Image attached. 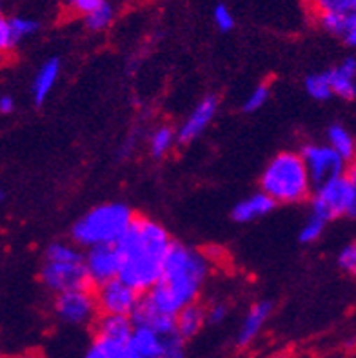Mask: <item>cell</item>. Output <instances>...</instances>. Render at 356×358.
<instances>
[{
  "instance_id": "6da1fadb",
  "label": "cell",
  "mask_w": 356,
  "mask_h": 358,
  "mask_svg": "<svg viewBox=\"0 0 356 358\" xmlns=\"http://www.w3.org/2000/svg\"><path fill=\"white\" fill-rule=\"evenodd\" d=\"M173 244L167 231L149 218L135 217L133 224L117 242L122 257L120 278L136 291L148 293L160 280Z\"/></svg>"
},
{
  "instance_id": "7a4b0ae2",
  "label": "cell",
  "mask_w": 356,
  "mask_h": 358,
  "mask_svg": "<svg viewBox=\"0 0 356 358\" xmlns=\"http://www.w3.org/2000/svg\"><path fill=\"white\" fill-rule=\"evenodd\" d=\"M208 273L209 262L206 255L184 244H173L162 277L145 293V296L160 311L176 317L185 306L197 300Z\"/></svg>"
},
{
  "instance_id": "3957f363",
  "label": "cell",
  "mask_w": 356,
  "mask_h": 358,
  "mask_svg": "<svg viewBox=\"0 0 356 358\" xmlns=\"http://www.w3.org/2000/svg\"><path fill=\"white\" fill-rule=\"evenodd\" d=\"M260 186L275 204H297L309 196L313 182L302 155L282 151L264 169Z\"/></svg>"
},
{
  "instance_id": "277c9868",
  "label": "cell",
  "mask_w": 356,
  "mask_h": 358,
  "mask_svg": "<svg viewBox=\"0 0 356 358\" xmlns=\"http://www.w3.org/2000/svg\"><path fill=\"white\" fill-rule=\"evenodd\" d=\"M135 220V215L126 204L109 202L90 209L77 224L73 226V241L87 250L97 245H117L122 236L126 235L129 226Z\"/></svg>"
},
{
  "instance_id": "5b68a950",
  "label": "cell",
  "mask_w": 356,
  "mask_h": 358,
  "mask_svg": "<svg viewBox=\"0 0 356 358\" xmlns=\"http://www.w3.org/2000/svg\"><path fill=\"white\" fill-rule=\"evenodd\" d=\"M41 277L44 286L57 295L91 287L86 257L77 248L64 242H55L45 250Z\"/></svg>"
},
{
  "instance_id": "8992f818",
  "label": "cell",
  "mask_w": 356,
  "mask_h": 358,
  "mask_svg": "<svg viewBox=\"0 0 356 358\" xmlns=\"http://www.w3.org/2000/svg\"><path fill=\"white\" fill-rule=\"evenodd\" d=\"M353 208H355V191H353L348 175L334 178L325 186L318 187L311 200L313 215L325 222L343 217V215L351 217Z\"/></svg>"
},
{
  "instance_id": "52a82bcc",
  "label": "cell",
  "mask_w": 356,
  "mask_h": 358,
  "mask_svg": "<svg viewBox=\"0 0 356 358\" xmlns=\"http://www.w3.org/2000/svg\"><path fill=\"white\" fill-rule=\"evenodd\" d=\"M300 155L316 189L348 173V162L327 144H307Z\"/></svg>"
},
{
  "instance_id": "ba28073f",
  "label": "cell",
  "mask_w": 356,
  "mask_h": 358,
  "mask_svg": "<svg viewBox=\"0 0 356 358\" xmlns=\"http://www.w3.org/2000/svg\"><path fill=\"white\" fill-rule=\"evenodd\" d=\"M95 299L100 313L131 317L142 296H140V291L131 287L127 282L118 277L97 286Z\"/></svg>"
},
{
  "instance_id": "9c48e42d",
  "label": "cell",
  "mask_w": 356,
  "mask_h": 358,
  "mask_svg": "<svg viewBox=\"0 0 356 358\" xmlns=\"http://www.w3.org/2000/svg\"><path fill=\"white\" fill-rule=\"evenodd\" d=\"M55 313L62 322L71 324V326H84L97 320V315L100 311L95 293H91L90 289H77L57 295Z\"/></svg>"
},
{
  "instance_id": "30bf717a",
  "label": "cell",
  "mask_w": 356,
  "mask_h": 358,
  "mask_svg": "<svg viewBox=\"0 0 356 358\" xmlns=\"http://www.w3.org/2000/svg\"><path fill=\"white\" fill-rule=\"evenodd\" d=\"M84 257H86V269L91 286H100L104 282L120 277L122 257L117 245H97L87 250Z\"/></svg>"
},
{
  "instance_id": "8fae6325",
  "label": "cell",
  "mask_w": 356,
  "mask_h": 358,
  "mask_svg": "<svg viewBox=\"0 0 356 358\" xmlns=\"http://www.w3.org/2000/svg\"><path fill=\"white\" fill-rule=\"evenodd\" d=\"M218 109V99L217 96H206L194 106V109L190 113V117L185 118L184 124L180 126L176 136H178V142L180 144H187V142H193L200 133L213 122V118L217 115Z\"/></svg>"
},
{
  "instance_id": "7c38bea8",
  "label": "cell",
  "mask_w": 356,
  "mask_h": 358,
  "mask_svg": "<svg viewBox=\"0 0 356 358\" xmlns=\"http://www.w3.org/2000/svg\"><path fill=\"white\" fill-rule=\"evenodd\" d=\"M131 318H133L135 327H148V329H151V331L158 333V335L162 336L176 333L175 317L160 311V309H158L145 295L140 299L138 306H136V309L133 311Z\"/></svg>"
},
{
  "instance_id": "4fadbf2b",
  "label": "cell",
  "mask_w": 356,
  "mask_h": 358,
  "mask_svg": "<svg viewBox=\"0 0 356 358\" xmlns=\"http://www.w3.org/2000/svg\"><path fill=\"white\" fill-rule=\"evenodd\" d=\"M38 31V22L26 17H2L0 18V51L11 53L18 44Z\"/></svg>"
},
{
  "instance_id": "5bb4252c",
  "label": "cell",
  "mask_w": 356,
  "mask_h": 358,
  "mask_svg": "<svg viewBox=\"0 0 356 358\" xmlns=\"http://www.w3.org/2000/svg\"><path fill=\"white\" fill-rule=\"evenodd\" d=\"M126 345L129 358H162L164 355V336L148 327H135Z\"/></svg>"
},
{
  "instance_id": "9a60e30c",
  "label": "cell",
  "mask_w": 356,
  "mask_h": 358,
  "mask_svg": "<svg viewBox=\"0 0 356 358\" xmlns=\"http://www.w3.org/2000/svg\"><path fill=\"white\" fill-rule=\"evenodd\" d=\"M334 96L343 100L356 99V59L348 57L327 71Z\"/></svg>"
},
{
  "instance_id": "2e32d148",
  "label": "cell",
  "mask_w": 356,
  "mask_h": 358,
  "mask_svg": "<svg viewBox=\"0 0 356 358\" xmlns=\"http://www.w3.org/2000/svg\"><path fill=\"white\" fill-rule=\"evenodd\" d=\"M271 311H273V304L267 302V300H260L255 306H251V309H249L245 318H243L238 336H236V344L240 348H245V345H249L257 338L264 324L267 322V318L271 317Z\"/></svg>"
},
{
  "instance_id": "e0dca14e",
  "label": "cell",
  "mask_w": 356,
  "mask_h": 358,
  "mask_svg": "<svg viewBox=\"0 0 356 358\" xmlns=\"http://www.w3.org/2000/svg\"><path fill=\"white\" fill-rule=\"evenodd\" d=\"M133 331H135V324H133V318L127 315L100 313L95 320V336L127 342Z\"/></svg>"
},
{
  "instance_id": "ac0fdd59",
  "label": "cell",
  "mask_w": 356,
  "mask_h": 358,
  "mask_svg": "<svg viewBox=\"0 0 356 358\" xmlns=\"http://www.w3.org/2000/svg\"><path fill=\"white\" fill-rule=\"evenodd\" d=\"M60 75V60L59 59H50L45 60L41 66V69L36 71L35 78H33V102L36 106H42L45 102V99L51 95L55 84L59 80Z\"/></svg>"
},
{
  "instance_id": "d6986e66",
  "label": "cell",
  "mask_w": 356,
  "mask_h": 358,
  "mask_svg": "<svg viewBox=\"0 0 356 358\" xmlns=\"http://www.w3.org/2000/svg\"><path fill=\"white\" fill-rule=\"evenodd\" d=\"M275 208V202L266 195V193H257V195H251L248 199H243L242 202L233 208V220L240 224L252 222L257 218L264 217V215L271 213V209Z\"/></svg>"
},
{
  "instance_id": "ffe728a7",
  "label": "cell",
  "mask_w": 356,
  "mask_h": 358,
  "mask_svg": "<svg viewBox=\"0 0 356 358\" xmlns=\"http://www.w3.org/2000/svg\"><path fill=\"white\" fill-rule=\"evenodd\" d=\"M206 320H208V309H204L197 302L185 306L180 313L175 317L176 335H180L184 341L185 338H193L202 329Z\"/></svg>"
},
{
  "instance_id": "44dd1931",
  "label": "cell",
  "mask_w": 356,
  "mask_h": 358,
  "mask_svg": "<svg viewBox=\"0 0 356 358\" xmlns=\"http://www.w3.org/2000/svg\"><path fill=\"white\" fill-rule=\"evenodd\" d=\"M313 18L343 17L356 18V0H306Z\"/></svg>"
},
{
  "instance_id": "7402d4cb",
  "label": "cell",
  "mask_w": 356,
  "mask_h": 358,
  "mask_svg": "<svg viewBox=\"0 0 356 358\" xmlns=\"http://www.w3.org/2000/svg\"><path fill=\"white\" fill-rule=\"evenodd\" d=\"M327 145H331L336 153L348 164L356 162V141L351 131L343 126L334 124L327 129Z\"/></svg>"
},
{
  "instance_id": "603a6c76",
  "label": "cell",
  "mask_w": 356,
  "mask_h": 358,
  "mask_svg": "<svg viewBox=\"0 0 356 358\" xmlns=\"http://www.w3.org/2000/svg\"><path fill=\"white\" fill-rule=\"evenodd\" d=\"M126 344L127 342L95 336V341H93V344L87 350L86 358H129Z\"/></svg>"
},
{
  "instance_id": "cb8c5ba5",
  "label": "cell",
  "mask_w": 356,
  "mask_h": 358,
  "mask_svg": "<svg viewBox=\"0 0 356 358\" xmlns=\"http://www.w3.org/2000/svg\"><path fill=\"white\" fill-rule=\"evenodd\" d=\"M178 141L176 133L169 126H160L151 133L149 138V153L153 159H164L173 150L175 142Z\"/></svg>"
},
{
  "instance_id": "d4e9b609",
  "label": "cell",
  "mask_w": 356,
  "mask_h": 358,
  "mask_svg": "<svg viewBox=\"0 0 356 358\" xmlns=\"http://www.w3.org/2000/svg\"><path fill=\"white\" fill-rule=\"evenodd\" d=\"M115 6L106 0L104 4L97 8L93 13H90L87 17H84V22H86V27L90 31H104L108 29L115 20Z\"/></svg>"
},
{
  "instance_id": "484cf974",
  "label": "cell",
  "mask_w": 356,
  "mask_h": 358,
  "mask_svg": "<svg viewBox=\"0 0 356 358\" xmlns=\"http://www.w3.org/2000/svg\"><path fill=\"white\" fill-rule=\"evenodd\" d=\"M306 93L315 100H329L334 96L327 71L309 75L306 78Z\"/></svg>"
},
{
  "instance_id": "4316f807",
  "label": "cell",
  "mask_w": 356,
  "mask_h": 358,
  "mask_svg": "<svg viewBox=\"0 0 356 358\" xmlns=\"http://www.w3.org/2000/svg\"><path fill=\"white\" fill-rule=\"evenodd\" d=\"M325 224H327L325 220H322V218L313 215V217L304 224L302 229H300V242H302V244H311V242L318 241L322 236V233H324Z\"/></svg>"
},
{
  "instance_id": "83f0119b",
  "label": "cell",
  "mask_w": 356,
  "mask_h": 358,
  "mask_svg": "<svg viewBox=\"0 0 356 358\" xmlns=\"http://www.w3.org/2000/svg\"><path fill=\"white\" fill-rule=\"evenodd\" d=\"M267 99H269V87H267L266 84L255 87V90L249 93L248 99H245V102H243V111H248V113L258 111L262 106L266 104Z\"/></svg>"
},
{
  "instance_id": "f1b7e54d",
  "label": "cell",
  "mask_w": 356,
  "mask_h": 358,
  "mask_svg": "<svg viewBox=\"0 0 356 358\" xmlns=\"http://www.w3.org/2000/svg\"><path fill=\"white\" fill-rule=\"evenodd\" d=\"M162 358H185L184 355V338L180 335L164 336V355Z\"/></svg>"
},
{
  "instance_id": "f546056e",
  "label": "cell",
  "mask_w": 356,
  "mask_h": 358,
  "mask_svg": "<svg viewBox=\"0 0 356 358\" xmlns=\"http://www.w3.org/2000/svg\"><path fill=\"white\" fill-rule=\"evenodd\" d=\"M339 266L340 269L356 277V242H351V244H348L340 251Z\"/></svg>"
},
{
  "instance_id": "4dcf8cb0",
  "label": "cell",
  "mask_w": 356,
  "mask_h": 358,
  "mask_svg": "<svg viewBox=\"0 0 356 358\" xmlns=\"http://www.w3.org/2000/svg\"><path fill=\"white\" fill-rule=\"evenodd\" d=\"M213 20L217 24V27L220 31H231L235 27V17L229 11L226 4H218L213 11Z\"/></svg>"
},
{
  "instance_id": "1f68e13d",
  "label": "cell",
  "mask_w": 356,
  "mask_h": 358,
  "mask_svg": "<svg viewBox=\"0 0 356 358\" xmlns=\"http://www.w3.org/2000/svg\"><path fill=\"white\" fill-rule=\"evenodd\" d=\"M106 0H68V8L71 9L73 13L82 15V17H87L90 13H93L97 8L104 4Z\"/></svg>"
},
{
  "instance_id": "d6a6232c",
  "label": "cell",
  "mask_w": 356,
  "mask_h": 358,
  "mask_svg": "<svg viewBox=\"0 0 356 358\" xmlns=\"http://www.w3.org/2000/svg\"><path fill=\"white\" fill-rule=\"evenodd\" d=\"M227 317V308L224 304H213L208 309V322L220 324L224 322V318Z\"/></svg>"
},
{
  "instance_id": "836d02e7",
  "label": "cell",
  "mask_w": 356,
  "mask_h": 358,
  "mask_svg": "<svg viewBox=\"0 0 356 358\" xmlns=\"http://www.w3.org/2000/svg\"><path fill=\"white\" fill-rule=\"evenodd\" d=\"M13 109H15L13 96H9V95L0 96V113L9 115V113H13Z\"/></svg>"
},
{
  "instance_id": "e575fe53",
  "label": "cell",
  "mask_w": 356,
  "mask_h": 358,
  "mask_svg": "<svg viewBox=\"0 0 356 358\" xmlns=\"http://www.w3.org/2000/svg\"><path fill=\"white\" fill-rule=\"evenodd\" d=\"M348 178L349 182H351V186H353V191H355V208H353V215L351 217H356V162L349 164V168H348Z\"/></svg>"
},
{
  "instance_id": "d590c367",
  "label": "cell",
  "mask_w": 356,
  "mask_h": 358,
  "mask_svg": "<svg viewBox=\"0 0 356 358\" xmlns=\"http://www.w3.org/2000/svg\"><path fill=\"white\" fill-rule=\"evenodd\" d=\"M346 42H348L349 45H353V48H356V24L355 27H353V31L346 36Z\"/></svg>"
},
{
  "instance_id": "8d00e7d4",
  "label": "cell",
  "mask_w": 356,
  "mask_h": 358,
  "mask_svg": "<svg viewBox=\"0 0 356 358\" xmlns=\"http://www.w3.org/2000/svg\"><path fill=\"white\" fill-rule=\"evenodd\" d=\"M15 358H44V357L38 353H26V355H18V357H15Z\"/></svg>"
}]
</instances>
